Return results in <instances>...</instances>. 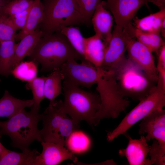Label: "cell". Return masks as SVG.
<instances>
[{
  "instance_id": "cell-1",
  "label": "cell",
  "mask_w": 165,
  "mask_h": 165,
  "mask_svg": "<svg viewBox=\"0 0 165 165\" xmlns=\"http://www.w3.org/2000/svg\"><path fill=\"white\" fill-rule=\"evenodd\" d=\"M28 58L40 63V72L43 73L59 68L70 59H84L60 32L42 36Z\"/></svg>"
},
{
  "instance_id": "cell-2",
  "label": "cell",
  "mask_w": 165,
  "mask_h": 165,
  "mask_svg": "<svg viewBox=\"0 0 165 165\" xmlns=\"http://www.w3.org/2000/svg\"><path fill=\"white\" fill-rule=\"evenodd\" d=\"M112 71L118 89L124 97L140 101L155 88L157 82L151 78L135 62L125 56Z\"/></svg>"
},
{
  "instance_id": "cell-3",
  "label": "cell",
  "mask_w": 165,
  "mask_h": 165,
  "mask_svg": "<svg viewBox=\"0 0 165 165\" xmlns=\"http://www.w3.org/2000/svg\"><path fill=\"white\" fill-rule=\"evenodd\" d=\"M42 114L24 108L5 121H0V134L8 136L11 145L22 152H30L29 145L34 141H42L40 130L38 128Z\"/></svg>"
},
{
  "instance_id": "cell-4",
  "label": "cell",
  "mask_w": 165,
  "mask_h": 165,
  "mask_svg": "<svg viewBox=\"0 0 165 165\" xmlns=\"http://www.w3.org/2000/svg\"><path fill=\"white\" fill-rule=\"evenodd\" d=\"M62 90L65 112L75 123L82 120L93 125V118L99 110L101 100L98 93L84 90L79 86L64 80Z\"/></svg>"
},
{
  "instance_id": "cell-5",
  "label": "cell",
  "mask_w": 165,
  "mask_h": 165,
  "mask_svg": "<svg viewBox=\"0 0 165 165\" xmlns=\"http://www.w3.org/2000/svg\"><path fill=\"white\" fill-rule=\"evenodd\" d=\"M42 128L40 130L42 141L65 146L69 137L79 127L65 112L63 101L54 100L41 114Z\"/></svg>"
},
{
  "instance_id": "cell-6",
  "label": "cell",
  "mask_w": 165,
  "mask_h": 165,
  "mask_svg": "<svg viewBox=\"0 0 165 165\" xmlns=\"http://www.w3.org/2000/svg\"><path fill=\"white\" fill-rule=\"evenodd\" d=\"M44 16L38 27L42 36L60 32L62 26L86 24L74 0H42Z\"/></svg>"
},
{
  "instance_id": "cell-7",
  "label": "cell",
  "mask_w": 165,
  "mask_h": 165,
  "mask_svg": "<svg viewBox=\"0 0 165 165\" xmlns=\"http://www.w3.org/2000/svg\"><path fill=\"white\" fill-rule=\"evenodd\" d=\"M102 68L101 75L96 84L101 105L93 118L94 126L104 119L118 118L121 112L126 109L130 103L119 91L113 72Z\"/></svg>"
},
{
  "instance_id": "cell-8",
  "label": "cell",
  "mask_w": 165,
  "mask_h": 165,
  "mask_svg": "<svg viewBox=\"0 0 165 165\" xmlns=\"http://www.w3.org/2000/svg\"><path fill=\"white\" fill-rule=\"evenodd\" d=\"M165 106V86L158 81L156 87L148 95L128 113L118 126L108 133L107 140L112 141L124 134L132 126L151 112L163 108Z\"/></svg>"
},
{
  "instance_id": "cell-9",
  "label": "cell",
  "mask_w": 165,
  "mask_h": 165,
  "mask_svg": "<svg viewBox=\"0 0 165 165\" xmlns=\"http://www.w3.org/2000/svg\"><path fill=\"white\" fill-rule=\"evenodd\" d=\"M135 30L132 22L123 26H114L111 38L105 49L101 67L112 68L125 57L129 44L135 38Z\"/></svg>"
},
{
  "instance_id": "cell-10",
  "label": "cell",
  "mask_w": 165,
  "mask_h": 165,
  "mask_svg": "<svg viewBox=\"0 0 165 165\" xmlns=\"http://www.w3.org/2000/svg\"><path fill=\"white\" fill-rule=\"evenodd\" d=\"M64 77L63 80L75 85L90 88L97 84L102 71L101 67H96L85 59L77 63L74 59H70L60 68Z\"/></svg>"
},
{
  "instance_id": "cell-11",
  "label": "cell",
  "mask_w": 165,
  "mask_h": 165,
  "mask_svg": "<svg viewBox=\"0 0 165 165\" xmlns=\"http://www.w3.org/2000/svg\"><path fill=\"white\" fill-rule=\"evenodd\" d=\"M102 3L112 14L116 24L124 26L131 22L144 5L149 8L147 0H105Z\"/></svg>"
},
{
  "instance_id": "cell-12",
  "label": "cell",
  "mask_w": 165,
  "mask_h": 165,
  "mask_svg": "<svg viewBox=\"0 0 165 165\" xmlns=\"http://www.w3.org/2000/svg\"><path fill=\"white\" fill-rule=\"evenodd\" d=\"M42 150L35 159L33 165H57L65 160H70L74 163L78 159L74 153L62 145L42 141Z\"/></svg>"
},
{
  "instance_id": "cell-13",
  "label": "cell",
  "mask_w": 165,
  "mask_h": 165,
  "mask_svg": "<svg viewBox=\"0 0 165 165\" xmlns=\"http://www.w3.org/2000/svg\"><path fill=\"white\" fill-rule=\"evenodd\" d=\"M135 38L127 48L128 58L135 62L151 79L157 82L158 73L152 52Z\"/></svg>"
},
{
  "instance_id": "cell-14",
  "label": "cell",
  "mask_w": 165,
  "mask_h": 165,
  "mask_svg": "<svg viewBox=\"0 0 165 165\" xmlns=\"http://www.w3.org/2000/svg\"><path fill=\"white\" fill-rule=\"evenodd\" d=\"M124 134L128 138L127 147L119 151V154L125 157L130 165H151L153 164L150 159L147 158L150 148L145 137L141 136L139 139H134L126 132Z\"/></svg>"
},
{
  "instance_id": "cell-15",
  "label": "cell",
  "mask_w": 165,
  "mask_h": 165,
  "mask_svg": "<svg viewBox=\"0 0 165 165\" xmlns=\"http://www.w3.org/2000/svg\"><path fill=\"white\" fill-rule=\"evenodd\" d=\"M101 2L96 8L91 19V23L95 34L100 37L106 47L112 36L113 18Z\"/></svg>"
},
{
  "instance_id": "cell-16",
  "label": "cell",
  "mask_w": 165,
  "mask_h": 165,
  "mask_svg": "<svg viewBox=\"0 0 165 165\" xmlns=\"http://www.w3.org/2000/svg\"><path fill=\"white\" fill-rule=\"evenodd\" d=\"M84 59L96 67H101L103 62L105 46L100 37L95 34L84 38Z\"/></svg>"
},
{
  "instance_id": "cell-17",
  "label": "cell",
  "mask_w": 165,
  "mask_h": 165,
  "mask_svg": "<svg viewBox=\"0 0 165 165\" xmlns=\"http://www.w3.org/2000/svg\"><path fill=\"white\" fill-rule=\"evenodd\" d=\"M44 16V8L41 0H34L24 27L15 36V40L20 41L34 32L42 23Z\"/></svg>"
},
{
  "instance_id": "cell-18",
  "label": "cell",
  "mask_w": 165,
  "mask_h": 165,
  "mask_svg": "<svg viewBox=\"0 0 165 165\" xmlns=\"http://www.w3.org/2000/svg\"><path fill=\"white\" fill-rule=\"evenodd\" d=\"M42 36V31L38 27L34 32L24 37L20 42L16 44L13 69L25 57L30 55Z\"/></svg>"
},
{
  "instance_id": "cell-19",
  "label": "cell",
  "mask_w": 165,
  "mask_h": 165,
  "mask_svg": "<svg viewBox=\"0 0 165 165\" xmlns=\"http://www.w3.org/2000/svg\"><path fill=\"white\" fill-rule=\"evenodd\" d=\"M39 153L36 149L28 153L11 151L3 146L0 156V165H33Z\"/></svg>"
},
{
  "instance_id": "cell-20",
  "label": "cell",
  "mask_w": 165,
  "mask_h": 165,
  "mask_svg": "<svg viewBox=\"0 0 165 165\" xmlns=\"http://www.w3.org/2000/svg\"><path fill=\"white\" fill-rule=\"evenodd\" d=\"M15 40L0 41V75L8 77L13 70Z\"/></svg>"
},
{
  "instance_id": "cell-21",
  "label": "cell",
  "mask_w": 165,
  "mask_h": 165,
  "mask_svg": "<svg viewBox=\"0 0 165 165\" xmlns=\"http://www.w3.org/2000/svg\"><path fill=\"white\" fill-rule=\"evenodd\" d=\"M165 19V9L141 19L134 17L135 28L145 32L160 34L162 23Z\"/></svg>"
},
{
  "instance_id": "cell-22",
  "label": "cell",
  "mask_w": 165,
  "mask_h": 165,
  "mask_svg": "<svg viewBox=\"0 0 165 165\" xmlns=\"http://www.w3.org/2000/svg\"><path fill=\"white\" fill-rule=\"evenodd\" d=\"M46 77L44 84V94L45 98L51 102L62 94V86L61 81L64 77L60 68L55 69Z\"/></svg>"
},
{
  "instance_id": "cell-23",
  "label": "cell",
  "mask_w": 165,
  "mask_h": 165,
  "mask_svg": "<svg viewBox=\"0 0 165 165\" xmlns=\"http://www.w3.org/2000/svg\"><path fill=\"white\" fill-rule=\"evenodd\" d=\"M139 125V134L143 135L149 131L165 127V110L163 108L155 111L143 119Z\"/></svg>"
},
{
  "instance_id": "cell-24",
  "label": "cell",
  "mask_w": 165,
  "mask_h": 165,
  "mask_svg": "<svg viewBox=\"0 0 165 165\" xmlns=\"http://www.w3.org/2000/svg\"><path fill=\"white\" fill-rule=\"evenodd\" d=\"M60 32L66 37L75 50L84 59V37L79 28L74 26H62Z\"/></svg>"
},
{
  "instance_id": "cell-25",
  "label": "cell",
  "mask_w": 165,
  "mask_h": 165,
  "mask_svg": "<svg viewBox=\"0 0 165 165\" xmlns=\"http://www.w3.org/2000/svg\"><path fill=\"white\" fill-rule=\"evenodd\" d=\"M37 63L32 61H21L13 70L11 74L23 81H30L36 77L38 73Z\"/></svg>"
},
{
  "instance_id": "cell-26",
  "label": "cell",
  "mask_w": 165,
  "mask_h": 165,
  "mask_svg": "<svg viewBox=\"0 0 165 165\" xmlns=\"http://www.w3.org/2000/svg\"><path fill=\"white\" fill-rule=\"evenodd\" d=\"M135 37L152 52H157L165 45L159 33L144 32L135 28Z\"/></svg>"
},
{
  "instance_id": "cell-27",
  "label": "cell",
  "mask_w": 165,
  "mask_h": 165,
  "mask_svg": "<svg viewBox=\"0 0 165 165\" xmlns=\"http://www.w3.org/2000/svg\"><path fill=\"white\" fill-rule=\"evenodd\" d=\"M46 77H37L28 82L26 88L31 89L32 92L34 101L33 105L31 107V110L38 112L40 108V104L45 98L44 94V84Z\"/></svg>"
},
{
  "instance_id": "cell-28",
  "label": "cell",
  "mask_w": 165,
  "mask_h": 165,
  "mask_svg": "<svg viewBox=\"0 0 165 165\" xmlns=\"http://www.w3.org/2000/svg\"><path fill=\"white\" fill-rule=\"evenodd\" d=\"M90 141L83 132L76 130L72 133L67 139L65 146L74 153H79L86 151L89 147Z\"/></svg>"
},
{
  "instance_id": "cell-29",
  "label": "cell",
  "mask_w": 165,
  "mask_h": 165,
  "mask_svg": "<svg viewBox=\"0 0 165 165\" xmlns=\"http://www.w3.org/2000/svg\"><path fill=\"white\" fill-rule=\"evenodd\" d=\"M105 0H74L77 7L87 26H90L91 19L97 6Z\"/></svg>"
},
{
  "instance_id": "cell-30",
  "label": "cell",
  "mask_w": 165,
  "mask_h": 165,
  "mask_svg": "<svg viewBox=\"0 0 165 165\" xmlns=\"http://www.w3.org/2000/svg\"><path fill=\"white\" fill-rule=\"evenodd\" d=\"M16 31L9 16L0 15V41L15 40Z\"/></svg>"
},
{
  "instance_id": "cell-31",
  "label": "cell",
  "mask_w": 165,
  "mask_h": 165,
  "mask_svg": "<svg viewBox=\"0 0 165 165\" xmlns=\"http://www.w3.org/2000/svg\"><path fill=\"white\" fill-rule=\"evenodd\" d=\"M34 0H11L4 6L3 13L12 16L21 12L30 7Z\"/></svg>"
},
{
  "instance_id": "cell-32",
  "label": "cell",
  "mask_w": 165,
  "mask_h": 165,
  "mask_svg": "<svg viewBox=\"0 0 165 165\" xmlns=\"http://www.w3.org/2000/svg\"><path fill=\"white\" fill-rule=\"evenodd\" d=\"M153 164L165 165V148L160 145L155 140H153L148 154Z\"/></svg>"
},
{
  "instance_id": "cell-33",
  "label": "cell",
  "mask_w": 165,
  "mask_h": 165,
  "mask_svg": "<svg viewBox=\"0 0 165 165\" xmlns=\"http://www.w3.org/2000/svg\"><path fill=\"white\" fill-rule=\"evenodd\" d=\"M31 6L21 12L9 16L17 31L21 30L25 26Z\"/></svg>"
},
{
  "instance_id": "cell-34",
  "label": "cell",
  "mask_w": 165,
  "mask_h": 165,
  "mask_svg": "<svg viewBox=\"0 0 165 165\" xmlns=\"http://www.w3.org/2000/svg\"><path fill=\"white\" fill-rule=\"evenodd\" d=\"M147 134L145 139L147 142L155 139L162 146L165 148V127L150 131Z\"/></svg>"
},
{
  "instance_id": "cell-35",
  "label": "cell",
  "mask_w": 165,
  "mask_h": 165,
  "mask_svg": "<svg viewBox=\"0 0 165 165\" xmlns=\"http://www.w3.org/2000/svg\"><path fill=\"white\" fill-rule=\"evenodd\" d=\"M157 52L158 62L156 67L157 72L161 70H165V45L161 46Z\"/></svg>"
},
{
  "instance_id": "cell-36",
  "label": "cell",
  "mask_w": 165,
  "mask_h": 165,
  "mask_svg": "<svg viewBox=\"0 0 165 165\" xmlns=\"http://www.w3.org/2000/svg\"><path fill=\"white\" fill-rule=\"evenodd\" d=\"M157 6L160 9H165V0H147Z\"/></svg>"
},
{
  "instance_id": "cell-37",
  "label": "cell",
  "mask_w": 165,
  "mask_h": 165,
  "mask_svg": "<svg viewBox=\"0 0 165 165\" xmlns=\"http://www.w3.org/2000/svg\"><path fill=\"white\" fill-rule=\"evenodd\" d=\"M162 36L165 38V19L164 20L161 25L160 32Z\"/></svg>"
},
{
  "instance_id": "cell-38",
  "label": "cell",
  "mask_w": 165,
  "mask_h": 165,
  "mask_svg": "<svg viewBox=\"0 0 165 165\" xmlns=\"http://www.w3.org/2000/svg\"><path fill=\"white\" fill-rule=\"evenodd\" d=\"M7 2L4 0H0V15L3 13V9Z\"/></svg>"
},
{
  "instance_id": "cell-39",
  "label": "cell",
  "mask_w": 165,
  "mask_h": 165,
  "mask_svg": "<svg viewBox=\"0 0 165 165\" xmlns=\"http://www.w3.org/2000/svg\"><path fill=\"white\" fill-rule=\"evenodd\" d=\"M1 135L0 134V156L1 155V153L2 148L3 146L1 143L0 142V139H1Z\"/></svg>"
},
{
  "instance_id": "cell-40",
  "label": "cell",
  "mask_w": 165,
  "mask_h": 165,
  "mask_svg": "<svg viewBox=\"0 0 165 165\" xmlns=\"http://www.w3.org/2000/svg\"><path fill=\"white\" fill-rule=\"evenodd\" d=\"M7 3L8 2H9L10 1H11V0H4Z\"/></svg>"
},
{
  "instance_id": "cell-41",
  "label": "cell",
  "mask_w": 165,
  "mask_h": 165,
  "mask_svg": "<svg viewBox=\"0 0 165 165\" xmlns=\"http://www.w3.org/2000/svg\"><path fill=\"white\" fill-rule=\"evenodd\" d=\"M0 81H1V80H0Z\"/></svg>"
}]
</instances>
